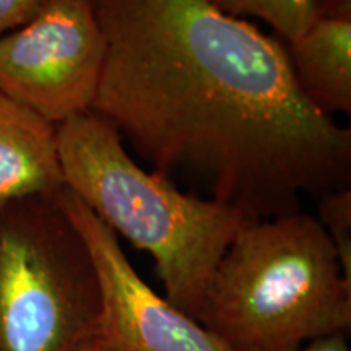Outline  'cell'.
<instances>
[{
  "label": "cell",
  "instance_id": "8992f818",
  "mask_svg": "<svg viewBox=\"0 0 351 351\" xmlns=\"http://www.w3.org/2000/svg\"><path fill=\"white\" fill-rule=\"evenodd\" d=\"M56 202L85 241L101 291L96 339L109 351H232L199 320L153 291L116 232L69 189Z\"/></svg>",
  "mask_w": 351,
  "mask_h": 351
},
{
  "label": "cell",
  "instance_id": "30bf717a",
  "mask_svg": "<svg viewBox=\"0 0 351 351\" xmlns=\"http://www.w3.org/2000/svg\"><path fill=\"white\" fill-rule=\"evenodd\" d=\"M339 257L343 276L351 283V187L317 197V217Z\"/></svg>",
  "mask_w": 351,
  "mask_h": 351
},
{
  "label": "cell",
  "instance_id": "4fadbf2b",
  "mask_svg": "<svg viewBox=\"0 0 351 351\" xmlns=\"http://www.w3.org/2000/svg\"><path fill=\"white\" fill-rule=\"evenodd\" d=\"M298 351H351L348 345V335L346 333H332V335L320 337Z\"/></svg>",
  "mask_w": 351,
  "mask_h": 351
},
{
  "label": "cell",
  "instance_id": "7a4b0ae2",
  "mask_svg": "<svg viewBox=\"0 0 351 351\" xmlns=\"http://www.w3.org/2000/svg\"><path fill=\"white\" fill-rule=\"evenodd\" d=\"M64 186L116 236L153 257L166 300L197 319L223 254L249 219L145 169L95 112L56 125Z\"/></svg>",
  "mask_w": 351,
  "mask_h": 351
},
{
  "label": "cell",
  "instance_id": "8fae6325",
  "mask_svg": "<svg viewBox=\"0 0 351 351\" xmlns=\"http://www.w3.org/2000/svg\"><path fill=\"white\" fill-rule=\"evenodd\" d=\"M47 0H0V39L23 26Z\"/></svg>",
  "mask_w": 351,
  "mask_h": 351
},
{
  "label": "cell",
  "instance_id": "6da1fadb",
  "mask_svg": "<svg viewBox=\"0 0 351 351\" xmlns=\"http://www.w3.org/2000/svg\"><path fill=\"white\" fill-rule=\"evenodd\" d=\"M106 56L91 112L127 150L245 219L351 187V129L307 103L283 43L207 0H93Z\"/></svg>",
  "mask_w": 351,
  "mask_h": 351
},
{
  "label": "cell",
  "instance_id": "3957f363",
  "mask_svg": "<svg viewBox=\"0 0 351 351\" xmlns=\"http://www.w3.org/2000/svg\"><path fill=\"white\" fill-rule=\"evenodd\" d=\"M197 320L232 351H298L351 328V283L319 219H249L223 254Z\"/></svg>",
  "mask_w": 351,
  "mask_h": 351
},
{
  "label": "cell",
  "instance_id": "5b68a950",
  "mask_svg": "<svg viewBox=\"0 0 351 351\" xmlns=\"http://www.w3.org/2000/svg\"><path fill=\"white\" fill-rule=\"evenodd\" d=\"M104 56L93 0H47L0 39V90L59 125L91 112Z\"/></svg>",
  "mask_w": 351,
  "mask_h": 351
},
{
  "label": "cell",
  "instance_id": "277c9868",
  "mask_svg": "<svg viewBox=\"0 0 351 351\" xmlns=\"http://www.w3.org/2000/svg\"><path fill=\"white\" fill-rule=\"evenodd\" d=\"M99 309L90 251L56 195L0 204V351H77Z\"/></svg>",
  "mask_w": 351,
  "mask_h": 351
},
{
  "label": "cell",
  "instance_id": "52a82bcc",
  "mask_svg": "<svg viewBox=\"0 0 351 351\" xmlns=\"http://www.w3.org/2000/svg\"><path fill=\"white\" fill-rule=\"evenodd\" d=\"M64 187L56 125L0 90V204Z\"/></svg>",
  "mask_w": 351,
  "mask_h": 351
},
{
  "label": "cell",
  "instance_id": "5bb4252c",
  "mask_svg": "<svg viewBox=\"0 0 351 351\" xmlns=\"http://www.w3.org/2000/svg\"><path fill=\"white\" fill-rule=\"evenodd\" d=\"M77 351H109V350L103 343H101L96 337H93V339L86 340L85 343H82L80 346H78Z\"/></svg>",
  "mask_w": 351,
  "mask_h": 351
},
{
  "label": "cell",
  "instance_id": "9c48e42d",
  "mask_svg": "<svg viewBox=\"0 0 351 351\" xmlns=\"http://www.w3.org/2000/svg\"><path fill=\"white\" fill-rule=\"evenodd\" d=\"M232 19H257L274 29L280 41H295L314 20L313 0H207Z\"/></svg>",
  "mask_w": 351,
  "mask_h": 351
},
{
  "label": "cell",
  "instance_id": "ba28073f",
  "mask_svg": "<svg viewBox=\"0 0 351 351\" xmlns=\"http://www.w3.org/2000/svg\"><path fill=\"white\" fill-rule=\"evenodd\" d=\"M283 49L298 90L315 111L351 112V20L314 19Z\"/></svg>",
  "mask_w": 351,
  "mask_h": 351
},
{
  "label": "cell",
  "instance_id": "7c38bea8",
  "mask_svg": "<svg viewBox=\"0 0 351 351\" xmlns=\"http://www.w3.org/2000/svg\"><path fill=\"white\" fill-rule=\"evenodd\" d=\"M314 19L351 20V0H313Z\"/></svg>",
  "mask_w": 351,
  "mask_h": 351
}]
</instances>
